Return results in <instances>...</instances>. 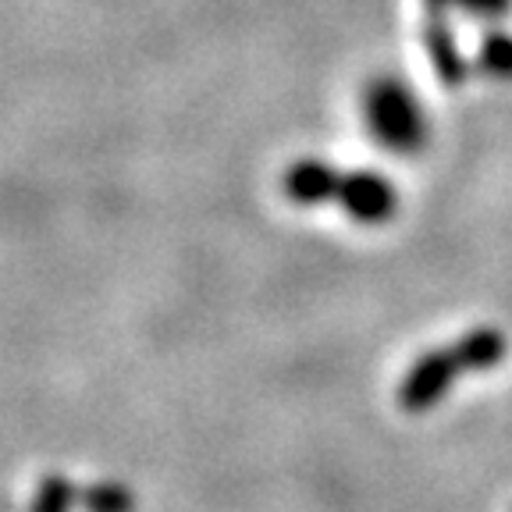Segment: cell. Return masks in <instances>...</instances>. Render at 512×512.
I'll use <instances>...</instances> for the list:
<instances>
[{
	"label": "cell",
	"instance_id": "2",
	"mask_svg": "<svg viewBox=\"0 0 512 512\" xmlns=\"http://www.w3.org/2000/svg\"><path fill=\"white\" fill-rule=\"evenodd\" d=\"M363 121L388 150L409 153L424 139V114L413 104V96L402 89V82L377 79L363 93Z\"/></svg>",
	"mask_w": 512,
	"mask_h": 512
},
{
	"label": "cell",
	"instance_id": "4",
	"mask_svg": "<svg viewBox=\"0 0 512 512\" xmlns=\"http://www.w3.org/2000/svg\"><path fill=\"white\" fill-rule=\"evenodd\" d=\"M338 185H342V171L331 168L328 160H296L288 164L281 175V189L292 203L299 207H320V203H335Z\"/></svg>",
	"mask_w": 512,
	"mask_h": 512
},
{
	"label": "cell",
	"instance_id": "1",
	"mask_svg": "<svg viewBox=\"0 0 512 512\" xmlns=\"http://www.w3.org/2000/svg\"><path fill=\"white\" fill-rule=\"evenodd\" d=\"M502 356H505V338L495 328H477L459 338V342L445 345V349L424 352L409 367L406 381H402L399 406L409 409V413H424V409H431L448 392V384L456 381V377L470 374V370L495 367Z\"/></svg>",
	"mask_w": 512,
	"mask_h": 512
},
{
	"label": "cell",
	"instance_id": "6",
	"mask_svg": "<svg viewBox=\"0 0 512 512\" xmlns=\"http://www.w3.org/2000/svg\"><path fill=\"white\" fill-rule=\"evenodd\" d=\"M431 4H456L473 15H505L512 8V0H431Z\"/></svg>",
	"mask_w": 512,
	"mask_h": 512
},
{
	"label": "cell",
	"instance_id": "3",
	"mask_svg": "<svg viewBox=\"0 0 512 512\" xmlns=\"http://www.w3.org/2000/svg\"><path fill=\"white\" fill-rule=\"evenodd\" d=\"M335 203L360 224H381L395 214V189L388 178L370 175V171H342Z\"/></svg>",
	"mask_w": 512,
	"mask_h": 512
},
{
	"label": "cell",
	"instance_id": "5",
	"mask_svg": "<svg viewBox=\"0 0 512 512\" xmlns=\"http://www.w3.org/2000/svg\"><path fill=\"white\" fill-rule=\"evenodd\" d=\"M484 57H488L491 72L495 75H512V40L509 36H491L488 47H484Z\"/></svg>",
	"mask_w": 512,
	"mask_h": 512
}]
</instances>
